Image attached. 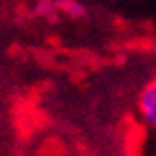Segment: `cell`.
<instances>
[{
    "label": "cell",
    "mask_w": 156,
    "mask_h": 156,
    "mask_svg": "<svg viewBox=\"0 0 156 156\" xmlns=\"http://www.w3.org/2000/svg\"><path fill=\"white\" fill-rule=\"evenodd\" d=\"M136 112L145 126L156 130V75L141 88L136 97Z\"/></svg>",
    "instance_id": "obj_1"
},
{
    "label": "cell",
    "mask_w": 156,
    "mask_h": 156,
    "mask_svg": "<svg viewBox=\"0 0 156 156\" xmlns=\"http://www.w3.org/2000/svg\"><path fill=\"white\" fill-rule=\"evenodd\" d=\"M57 7L62 13H66V18L70 20H81L86 16V7L79 0H57Z\"/></svg>",
    "instance_id": "obj_2"
}]
</instances>
